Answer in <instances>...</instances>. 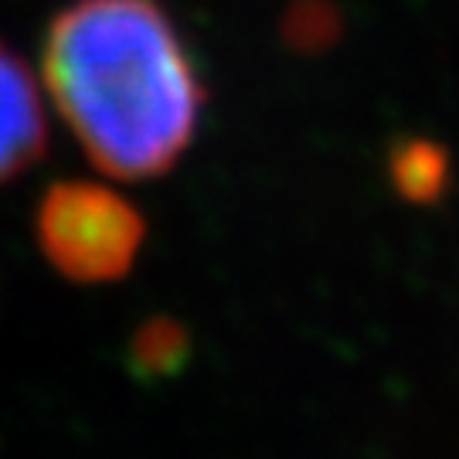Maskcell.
<instances>
[{
	"instance_id": "cell-1",
	"label": "cell",
	"mask_w": 459,
	"mask_h": 459,
	"mask_svg": "<svg viewBox=\"0 0 459 459\" xmlns=\"http://www.w3.org/2000/svg\"><path fill=\"white\" fill-rule=\"evenodd\" d=\"M45 85L85 157L109 178H160L191 147L204 85L153 0H75L51 17Z\"/></svg>"
},
{
	"instance_id": "cell-2",
	"label": "cell",
	"mask_w": 459,
	"mask_h": 459,
	"mask_svg": "<svg viewBox=\"0 0 459 459\" xmlns=\"http://www.w3.org/2000/svg\"><path fill=\"white\" fill-rule=\"evenodd\" d=\"M34 238L48 265L68 282L99 286L130 276L147 242V221L113 187L55 181L38 197Z\"/></svg>"
},
{
	"instance_id": "cell-3",
	"label": "cell",
	"mask_w": 459,
	"mask_h": 459,
	"mask_svg": "<svg viewBox=\"0 0 459 459\" xmlns=\"http://www.w3.org/2000/svg\"><path fill=\"white\" fill-rule=\"evenodd\" d=\"M48 123L31 68L0 41V184L45 157Z\"/></svg>"
},
{
	"instance_id": "cell-4",
	"label": "cell",
	"mask_w": 459,
	"mask_h": 459,
	"mask_svg": "<svg viewBox=\"0 0 459 459\" xmlns=\"http://www.w3.org/2000/svg\"><path fill=\"white\" fill-rule=\"evenodd\" d=\"M385 174L402 201L432 208L453 191V153L432 136L405 133L394 136L385 153Z\"/></svg>"
},
{
	"instance_id": "cell-5",
	"label": "cell",
	"mask_w": 459,
	"mask_h": 459,
	"mask_svg": "<svg viewBox=\"0 0 459 459\" xmlns=\"http://www.w3.org/2000/svg\"><path fill=\"white\" fill-rule=\"evenodd\" d=\"M195 344L191 330L174 316H147L140 327L130 333L126 344V371L140 385H160L170 377H181L184 368L191 364Z\"/></svg>"
},
{
	"instance_id": "cell-6",
	"label": "cell",
	"mask_w": 459,
	"mask_h": 459,
	"mask_svg": "<svg viewBox=\"0 0 459 459\" xmlns=\"http://www.w3.org/2000/svg\"><path fill=\"white\" fill-rule=\"evenodd\" d=\"M344 11L337 0H290L279 14V41L293 55H324L344 38Z\"/></svg>"
}]
</instances>
